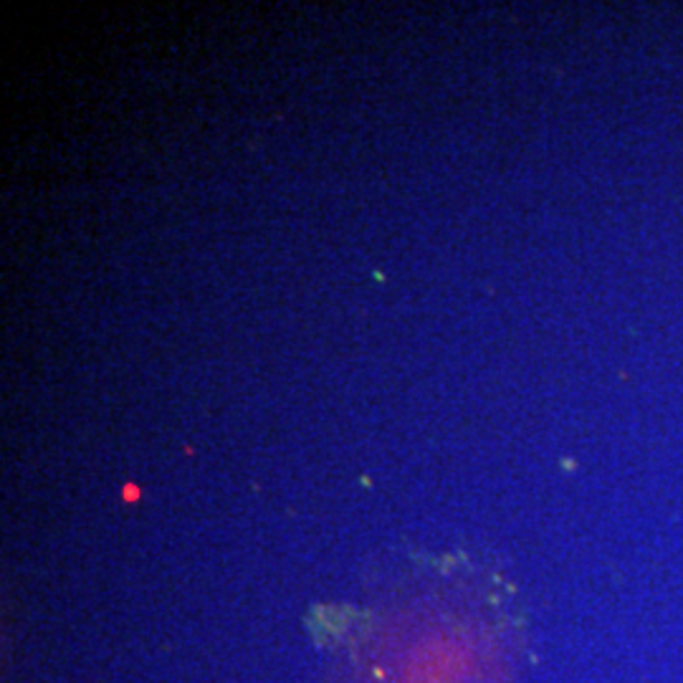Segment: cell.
Instances as JSON below:
<instances>
[{
  "label": "cell",
  "instance_id": "1",
  "mask_svg": "<svg viewBox=\"0 0 683 683\" xmlns=\"http://www.w3.org/2000/svg\"><path fill=\"white\" fill-rule=\"evenodd\" d=\"M339 683H514L527 623L504 580L463 560L415 567L332 628Z\"/></svg>",
  "mask_w": 683,
  "mask_h": 683
}]
</instances>
